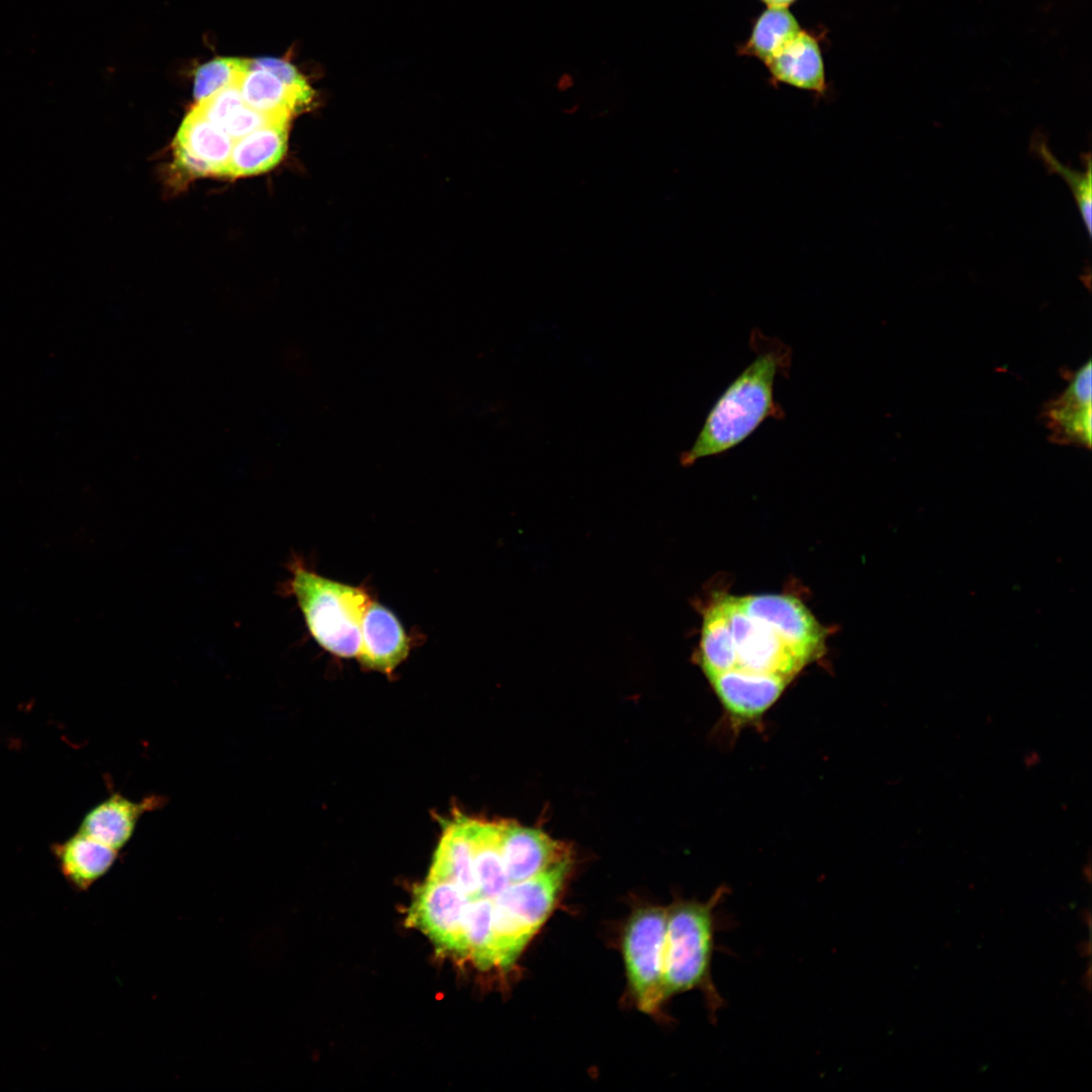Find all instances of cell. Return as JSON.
I'll list each match as a JSON object with an SVG mask.
<instances>
[{"instance_id":"cell-22","label":"cell","mask_w":1092,"mask_h":1092,"mask_svg":"<svg viewBox=\"0 0 1092 1092\" xmlns=\"http://www.w3.org/2000/svg\"><path fill=\"white\" fill-rule=\"evenodd\" d=\"M801 29L788 8H766L757 17L749 38L740 48L741 54L755 57L765 65Z\"/></svg>"},{"instance_id":"cell-5","label":"cell","mask_w":1092,"mask_h":1092,"mask_svg":"<svg viewBox=\"0 0 1092 1092\" xmlns=\"http://www.w3.org/2000/svg\"><path fill=\"white\" fill-rule=\"evenodd\" d=\"M667 909L647 906L629 919L623 937V956L638 1007L655 1013L665 1002L662 993L663 948Z\"/></svg>"},{"instance_id":"cell-12","label":"cell","mask_w":1092,"mask_h":1092,"mask_svg":"<svg viewBox=\"0 0 1092 1092\" xmlns=\"http://www.w3.org/2000/svg\"><path fill=\"white\" fill-rule=\"evenodd\" d=\"M360 634L357 658L365 668L390 674L410 654L412 638L395 614L374 599L364 612Z\"/></svg>"},{"instance_id":"cell-29","label":"cell","mask_w":1092,"mask_h":1092,"mask_svg":"<svg viewBox=\"0 0 1092 1092\" xmlns=\"http://www.w3.org/2000/svg\"><path fill=\"white\" fill-rule=\"evenodd\" d=\"M1083 985L1087 990H1090V986H1091V967H1090V965L1088 966L1087 972L1085 973V975L1083 977Z\"/></svg>"},{"instance_id":"cell-1","label":"cell","mask_w":1092,"mask_h":1092,"mask_svg":"<svg viewBox=\"0 0 1092 1092\" xmlns=\"http://www.w3.org/2000/svg\"><path fill=\"white\" fill-rule=\"evenodd\" d=\"M749 346L754 359L711 406L695 442L679 455L682 466L725 454L743 443L766 420L785 418L774 391L777 377L790 373L793 350L758 329L751 331Z\"/></svg>"},{"instance_id":"cell-19","label":"cell","mask_w":1092,"mask_h":1092,"mask_svg":"<svg viewBox=\"0 0 1092 1092\" xmlns=\"http://www.w3.org/2000/svg\"><path fill=\"white\" fill-rule=\"evenodd\" d=\"M239 88L248 106L266 114L290 117L306 109L314 94L310 86H293L266 70L252 68L241 79Z\"/></svg>"},{"instance_id":"cell-3","label":"cell","mask_w":1092,"mask_h":1092,"mask_svg":"<svg viewBox=\"0 0 1092 1092\" xmlns=\"http://www.w3.org/2000/svg\"><path fill=\"white\" fill-rule=\"evenodd\" d=\"M283 593L295 599L314 641L341 658L357 657L364 612L373 600L364 584L351 585L325 576L293 556Z\"/></svg>"},{"instance_id":"cell-8","label":"cell","mask_w":1092,"mask_h":1092,"mask_svg":"<svg viewBox=\"0 0 1092 1092\" xmlns=\"http://www.w3.org/2000/svg\"><path fill=\"white\" fill-rule=\"evenodd\" d=\"M736 600L747 615L769 626L807 664L823 654L825 630L798 599L766 594Z\"/></svg>"},{"instance_id":"cell-25","label":"cell","mask_w":1092,"mask_h":1092,"mask_svg":"<svg viewBox=\"0 0 1092 1092\" xmlns=\"http://www.w3.org/2000/svg\"><path fill=\"white\" fill-rule=\"evenodd\" d=\"M250 63L240 58H216L200 66L194 78L195 100L200 102L228 86L239 84Z\"/></svg>"},{"instance_id":"cell-6","label":"cell","mask_w":1092,"mask_h":1092,"mask_svg":"<svg viewBox=\"0 0 1092 1092\" xmlns=\"http://www.w3.org/2000/svg\"><path fill=\"white\" fill-rule=\"evenodd\" d=\"M732 634L736 664L733 669L777 675L790 682L807 663L765 623L747 615L736 597L720 599Z\"/></svg>"},{"instance_id":"cell-9","label":"cell","mask_w":1092,"mask_h":1092,"mask_svg":"<svg viewBox=\"0 0 1092 1092\" xmlns=\"http://www.w3.org/2000/svg\"><path fill=\"white\" fill-rule=\"evenodd\" d=\"M234 141L194 106L174 141L180 169L194 176H224Z\"/></svg>"},{"instance_id":"cell-26","label":"cell","mask_w":1092,"mask_h":1092,"mask_svg":"<svg viewBox=\"0 0 1092 1092\" xmlns=\"http://www.w3.org/2000/svg\"><path fill=\"white\" fill-rule=\"evenodd\" d=\"M252 69L266 70L275 76H277L283 82L298 86H309L306 79L298 72V70L290 63L276 58H259L252 60L250 63Z\"/></svg>"},{"instance_id":"cell-11","label":"cell","mask_w":1092,"mask_h":1092,"mask_svg":"<svg viewBox=\"0 0 1092 1092\" xmlns=\"http://www.w3.org/2000/svg\"><path fill=\"white\" fill-rule=\"evenodd\" d=\"M708 679L720 704L735 724L758 720L790 684L781 676L737 669L718 673Z\"/></svg>"},{"instance_id":"cell-28","label":"cell","mask_w":1092,"mask_h":1092,"mask_svg":"<svg viewBox=\"0 0 1092 1092\" xmlns=\"http://www.w3.org/2000/svg\"><path fill=\"white\" fill-rule=\"evenodd\" d=\"M1078 950H1079V952H1080V954L1082 957L1089 956L1091 953V943H1090V941H1082L1078 945Z\"/></svg>"},{"instance_id":"cell-18","label":"cell","mask_w":1092,"mask_h":1092,"mask_svg":"<svg viewBox=\"0 0 1092 1092\" xmlns=\"http://www.w3.org/2000/svg\"><path fill=\"white\" fill-rule=\"evenodd\" d=\"M117 851L80 831L53 846L62 875L79 891L88 890L111 869Z\"/></svg>"},{"instance_id":"cell-27","label":"cell","mask_w":1092,"mask_h":1092,"mask_svg":"<svg viewBox=\"0 0 1092 1092\" xmlns=\"http://www.w3.org/2000/svg\"><path fill=\"white\" fill-rule=\"evenodd\" d=\"M767 8H789L796 0H760Z\"/></svg>"},{"instance_id":"cell-13","label":"cell","mask_w":1092,"mask_h":1092,"mask_svg":"<svg viewBox=\"0 0 1092 1092\" xmlns=\"http://www.w3.org/2000/svg\"><path fill=\"white\" fill-rule=\"evenodd\" d=\"M500 845L508 880L517 883L570 859L566 846L535 828L500 822Z\"/></svg>"},{"instance_id":"cell-10","label":"cell","mask_w":1092,"mask_h":1092,"mask_svg":"<svg viewBox=\"0 0 1092 1092\" xmlns=\"http://www.w3.org/2000/svg\"><path fill=\"white\" fill-rule=\"evenodd\" d=\"M1091 374L1088 360L1073 373L1064 392L1044 405L1042 416L1053 442L1091 447Z\"/></svg>"},{"instance_id":"cell-15","label":"cell","mask_w":1092,"mask_h":1092,"mask_svg":"<svg viewBox=\"0 0 1092 1092\" xmlns=\"http://www.w3.org/2000/svg\"><path fill=\"white\" fill-rule=\"evenodd\" d=\"M764 66L775 85L787 84L810 91L818 97H824L827 94L828 87L819 43L811 33L803 29Z\"/></svg>"},{"instance_id":"cell-20","label":"cell","mask_w":1092,"mask_h":1092,"mask_svg":"<svg viewBox=\"0 0 1092 1092\" xmlns=\"http://www.w3.org/2000/svg\"><path fill=\"white\" fill-rule=\"evenodd\" d=\"M468 830L480 895L493 900L510 884L502 853L500 822L468 818Z\"/></svg>"},{"instance_id":"cell-4","label":"cell","mask_w":1092,"mask_h":1092,"mask_svg":"<svg viewBox=\"0 0 1092 1092\" xmlns=\"http://www.w3.org/2000/svg\"><path fill=\"white\" fill-rule=\"evenodd\" d=\"M570 859L517 883L493 900L494 965L513 966L552 911L570 869Z\"/></svg>"},{"instance_id":"cell-2","label":"cell","mask_w":1092,"mask_h":1092,"mask_svg":"<svg viewBox=\"0 0 1092 1092\" xmlns=\"http://www.w3.org/2000/svg\"><path fill=\"white\" fill-rule=\"evenodd\" d=\"M727 889L720 887L704 902L679 900L667 909L662 969V993L671 996L690 990L704 994L712 1020L724 1006L712 975L718 930L717 907Z\"/></svg>"},{"instance_id":"cell-30","label":"cell","mask_w":1092,"mask_h":1092,"mask_svg":"<svg viewBox=\"0 0 1092 1092\" xmlns=\"http://www.w3.org/2000/svg\"><path fill=\"white\" fill-rule=\"evenodd\" d=\"M1081 916H1082V921H1083V922H1084V923H1085V924H1086L1087 926H1089V927H1090V926H1091V913H1090V911H1089L1088 909H1084V910L1082 911V913H1081Z\"/></svg>"},{"instance_id":"cell-7","label":"cell","mask_w":1092,"mask_h":1092,"mask_svg":"<svg viewBox=\"0 0 1092 1092\" xmlns=\"http://www.w3.org/2000/svg\"><path fill=\"white\" fill-rule=\"evenodd\" d=\"M470 899L454 883L427 878L415 889L406 923L444 952L467 957L465 917Z\"/></svg>"},{"instance_id":"cell-17","label":"cell","mask_w":1092,"mask_h":1092,"mask_svg":"<svg viewBox=\"0 0 1092 1092\" xmlns=\"http://www.w3.org/2000/svg\"><path fill=\"white\" fill-rule=\"evenodd\" d=\"M289 122L272 121L236 140L224 176L237 178L274 168L285 154Z\"/></svg>"},{"instance_id":"cell-16","label":"cell","mask_w":1092,"mask_h":1092,"mask_svg":"<svg viewBox=\"0 0 1092 1092\" xmlns=\"http://www.w3.org/2000/svg\"><path fill=\"white\" fill-rule=\"evenodd\" d=\"M428 878L454 883L470 900L481 897L468 830V817L458 816L446 825Z\"/></svg>"},{"instance_id":"cell-23","label":"cell","mask_w":1092,"mask_h":1092,"mask_svg":"<svg viewBox=\"0 0 1092 1092\" xmlns=\"http://www.w3.org/2000/svg\"><path fill=\"white\" fill-rule=\"evenodd\" d=\"M1030 148L1051 173L1060 175L1068 184L1077 203L1088 237L1092 234V168L1091 155H1082L1085 171L1078 172L1062 164L1051 152L1046 140L1040 133L1031 139Z\"/></svg>"},{"instance_id":"cell-24","label":"cell","mask_w":1092,"mask_h":1092,"mask_svg":"<svg viewBox=\"0 0 1092 1092\" xmlns=\"http://www.w3.org/2000/svg\"><path fill=\"white\" fill-rule=\"evenodd\" d=\"M492 899L479 897L470 900L465 917L467 957L474 965L487 970L494 965Z\"/></svg>"},{"instance_id":"cell-14","label":"cell","mask_w":1092,"mask_h":1092,"mask_svg":"<svg viewBox=\"0 0 1092 1092\" xmlns=\"http://www.w3.org/2000/svg\"><path fill=\"white\" fill-rule=\"evenodd\" d=\"M165 802L159 795L136 802L118 793L111 794L84 816L79 831L119 850L131 838L140 818L160 809Z\"/></svg>"},{"instance_id":"cell-21","label":"cell","mask_w":1092,"mask_h":1092,"mask_svg":"<svg viewBox=\"0 0 1092 1092\" xmlns=\"http://www.w3.org/2000/svg\"><path fill=\"white\" fill-rule=\"evenodd\" d=\"M698 660L707 678L735 667L734 642L720 600L704 613Z\"/></svg>"}]
</instances>
